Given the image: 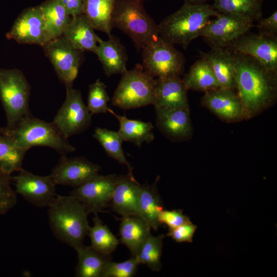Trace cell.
<instances>
[{
  "instance_id": "1",
  "label": "cell",
  "mask_w": 277,
  "mask_h": 277,
  "mask_svg": "<svg viewBox=\"0 0 277 277\" xmlns=\"http://www.w3.org/2000/svg\"><path fill=\"white\" fill-rule=\"evenodd\" d=\"M232 53L237 93L243 106L244 120L250 119L276 102L277 71L251 56Z\"/></svg>"
},
{
  "instance_id": "2",
  "label": "cell",
  "mask_w": 277,
  "mask_h": 277,
  "mask_svg": "<svg viewBox=\"0 0 277 277\" xmlns=\"http://www.w3.org/2000/svg\"><path fill=\"white\" fill-rule=\"evenodd\" d=\"M47 207L49 225L55 236L74 249L83 245L90 228L89 214L83 204L70 194H57Z\"/></svg>"
},
{
  "instance_id": "3",
  "label": "cell",
  "mask_w": 277,
  "mask_h": 277,
  "mask_svg": "<svg viewBox=\"0 0 277 277\" xmlns=\"http://www.w3.org/2000/svg\"><path fill=\"white\" fill-rule=\"evenodd\" d=\"M219 12L207 3L193 4L184 2L180 9L157 25L158 35L173 45L184 49L200 36L206 23Z\"/></svg>"
},
{
  "instance_id": "4",
  "label": "cell",
  "mask_w": 277,
  "mask_h": 277,
  "mask_svg": "<svg viewBox=\"0 0 277 277\" xmlns=\"http://www.w3.org/2000/svg\"><path fill=\"white\" fill-rule=\"evenodd\" d=\"M0 131L26 151L35 146H45L54 149L61 155H66L75 150L53 122H46L33 116L21 120L12 128L0 127Z\"/></svg>"
},
{
  "instance_id": "5",
  "label": "cell",
  "mask_w": 277,
  "mask_h": 277,
  "mask_svg": "<svg viewBox=\"0 0 277 277\" xmlns=\"http://www.w3.org/2000/svg\"><path fill=\"white\" fill-rule=\"evenodd\" d=\"M112 26L127 34L137 51L158 35L157 25L146 11L142 0H117Z\"/></svg>"
},
{
  "instance_id": "6",
  "label": "cell",
  "mask_w": 277,
  "mask_h": 277,
  "mask_svg": "<svg viewBox=\"0 0 277 277\" xmlns=\"http://www.w3.org/2000/svg\"><path fill=\"white\" fill-rule=\"evenodd\" d=\"M30 86L19 69L0 68V100L6 117V127L32 116L29 107Z\"/></svg>"
},
{
  "instance_id": "7",
  "label": "cell",
  "mask_w": 277,
  "mask_h": 277,
  "mask_svg": "<svg viewBox=\"0 0 277 277\" xmlns=\"http://www.w3.org/2000/svg\"><path fill=\"white\" fill-rule=\"evenodd\" d=\"M156 79L146 73L142 66L122 74L112 98L113 105L124 110L152 105Z\"/></svg>"
},
{
  "instance_id": "8",
  "label": "cell",
  "mask_w": 277,
  "mask_h": 277,
  "mask_svg": "<svg viewBox=\"0 0 277 277\" xmlns=\"http://www.w3.org/2000/svg\"><path fill=\"white\" fill-rule=\"evenodd\" d=\"M144 71L157 78L180 77L185 65L183 54L159 35L142 49Z\"/></svg>"
},
{
  "instance_id": "9",
  "label": "cell",
  "mask_w": 277,
  "mask_h": 277,
  "mask_svg": "<svg viewBox=\"0 0 277 277\" xmlns=\"http://www.w3.org/2000/svg\"><path fill=\"white\" fill-rule=\"evenodd\" d=\"M251 19L240 15L219 13L203 28L200 36L214 48H226L253 26Z\"/></svg>"
},
{
  "instance_id": "10",
  "label": "cell",
  "mask_w": 277,
  "mask_h": 277,
  "mask_svg": "<svg viewBox=\"0 0 277 277\" xmlns=\"http://www.w3.org/2000/svg\"><path fill=\"white\" fill-rule=\"evenodd\" d=\"M66 89V99L52 122L68 138L86 130L91 125L92 115L83 102L81 92L72 87Z\"/></svg>"
},
{
  "instance_id": "11",
  "label": "cell",
  "mask_w": 277,
  "mask_h": 277,
  "mask_svg": "<svg viewBox=\"0 0 277 277\" xmlns=\"http://www.w3.org/2000/svg\"><path fill=\"white\" fill-rule=\"evenodd\" d=\"M43 48L60 80L66 88L72 87L78 74L83 51L76 49L63 36L50 40Z\"/></svg>"
},
{
  "instance_id": "12",
  "label": "cell",
  "mask_w": 277,
  "mask_h": 277,
  "mask_svg": "<svg viewBox=\"0 0 277 277\" xmlns=\"http://www.w3.org/2000/svg\"><path fill=\"white\" fill-rule=\"evenodd\" d=\"M117 177L115 174H98L74 188L70 194L83 204L88 214L97 213L110 204Z\"/></svg>"
},
{
  "instance_id": "13",
  "label": "cell",
  "mask_w": 277,
  "mask_h": 277,
  "mask_svg": "<svg viewBox=\"0 0 277 277\" xmlns=\"http://www.w3.org/2000/svg\"><path fill=\"white\" fill-rule=\"evenodd\" d=\"M6 37L19 44L37 45L42 47L50 41L39 6L24 10L15 20Z\"/></svg>"
},
{
  "instance_id": "14",
  "label": "cell",
  "mask_w": 277,
  "mask_h": 277,
  "mask_svg": "<svg viewBox=\"0 0 277 277\" xmlns=\"http://www.w3.org/2000/svg\"><path fill=\"white\" fill-rule=\"evenodd\" d=\"M11 179L15 182L16 192L36 207H48L57 195L50 175L40 176L23 168Z\"/></svg>"
},
{
  "instance_id": "15",
  "label": "cell",
  "mask_w": 277,
  "mask_h": 277,
  "mask_svg": "<svg viewBox=\"0 0 277 277\" xmlns=\"http://www.w3.org/2000/svg\"><path fill=\"white\" fill-rule=\"evenodd\" d=\"M101 167L82 156L67 157L61 155L49 174L55 184L74 188L98 174Z\"/></svg>"
},
{
  "instance_id": "16",
  "label": "cell",
  "mask_w": 277,
  "mask_h": 277,
  "mask_svg": "<svg viewBox=\"0 0 277 277\" xmlns=\"http://www.w3.org/2000/svg\"><path fill=\"white\" fill-rule=\"evenodd\" d=\"M226 48L232 52L251 56L277 71V37L246 33Z\"/></svg>"
},
{
  "instance_id": "17",
  "label": "cell",
  "mask_w": 277,
  "mask_h": 277,
  "mask_svg": "<svg viewBox=\"0 0 277 277\" xmlns=\"http://www.w3.org/2000/svg\"><path fill=\"white\" fill-rule=\"evenodd\" d=\"M201 104L225 122L244 120L243 106L235 90L219 88L206 92L202 97Z\"/></svg>"
},
{
  "instance_id": "18",
  "label": "cell",
  "mask_w": 277,
  "mask_h": 277,
  "mask_svg": "<svg viewBox=\"0 0 277 277\" xmlns=\"http://www.w3.org/2000/svg\"><path fill=\"white\" fill-rule=\"evenodd\" d=\"M155 111L156 126L168 139L182 142L191 137L193 127L190 108L155 109Z\"/></svg>"
},
{
  "instance_id": "19",
  "label": "cell",
  "mask_w": 277,
  "mask_h": 277,
  "mask_svg": "<svg viewBox=\"0 0 277 277\" xmlns=\"http://www.w3.org/2000/svg\"><path fill=\"white\" fill-rule=\"evenodd\" d=\"M187 91L180 77L156 78L152 105L155 109L189 108Z\"/></svg>"
},
{
  "instance_id": "20",
  "label": "cell",
  "mask_w": 277,
  "mask_h": 277,
  "mask_svg": "<svg viewBox=\"0 0 277 277\" xmlns=\"http://www.w3.org/2000/svg\"><path fill=\"white\" fill-rule=\"evenodd\" d=\"M141 184L129 174L118 175L110 204L122 216L138 215L137 200Z\"/></svg>"
},
{
  "instance_id": "21",
  "label": "cell",
  "mask_w": 277,
  "mask_h": 277,
  "mask_svg": "<svg viewBox=\"0 0 277 277\" xmlns=\"http://www.w3.org/2000/svg\"><path fill=\"white\" fill-rule=\"evenodd\" d=\"M104 41L97 37L96 54L102 64L105 74L108 77L123 74L127 69V55L125 47L116 37L110 34Z\"/></svg>"
},
{
  "instance_id": "22",
  "label": "cell",
  "mask_w": 277,
  "mask_h": 277,
  "mask_svg": "<svg viewBox=\"0 0 277 277\" xmlns=\"http://www.w3.org/2000/svg\"><path fill=\"white\" fill-rule=\"evenodd\" d=\"M200 53L210 64L220 88L236 90L232 52L227 48H214Z\"/></svg>"
},
{
  "instance_id": "23",
  "label": "cell",
  "mask_w": 277,
  "mask_h": 277,
  "mask_svg": "<svg viewBox=\"0 0 277 277\" xmlns=\"http://www.w3.org/2000/svg\"><path fill=\"white\" fill-rule=\"evenodd\" d=\"M62 36L76 49L96 54L97 37L89 20L83 14L71 17Z\"/></svg>"
},
{
  "instance_id": "24",
  "label": "cell",
  "mask_w": 277,
  "mask_h": 277,
  "mask_svg": "<svg viewBox=\"0 0 277 277\" xmlns=\"http://www.w3.org/2000/svg\"><path fill=\"white\" fill-rule=\"evenodd\" d=\"M151 229L138 215L122 216L120 242L127 247L132 256H136L142 245L151 234Z\"/></svg>"
},
{
  "instance_id": "25",
  "label": "cell",
  "mask_w": 277,
  "mask_h": 277,
  "mask_svg": "<svg viewBox=\"0 0 277 277\" xmlns=\"http://www.w3.org/2000/svg\"><path fill=\"white\" fill-rule=\"evenodd\" d=\"M159 179L160 176H157L151 185H141L137 200L138 215L155 231L161 225L158 218L160 213L164 209L163 204L156 187Z\"/></svg>"
},
{
  "instance_id": "26",
  "label": "cell",
  "mask_w": 277,
  "mask_h": 277,
  "mask_svg": "<svg viewBox=\"0 0 277 277\" xmlns=\"http://www.w3.org/2000/svg\"><path fill=\"white\" fill-rule=\"evenodd\" d=\"M117 0H83V13L94 29L111 34L112 16Z\"/></svg>"
},
{
  "instance_id": "27",
  "label": "cell",
  "mask_w": 277,
  "mask_h": 277,
  "mask_svg": "<svg viewBox=\"0 0 277 277\" xmlns=\"http://www.w3.org/2000/svg\"><path fill=\"white\" fill-rule=\"evenodd\" d=\"M75 250L78 254L75 268L77 277H102L106 265L112 261L111 255L102 253L91 246L83 245Z\"/></svg>"
},
{
  "instance_id": "28",
  "label": "cell",
  "mask_w": 277,
  "mask_h": 277,
  "mask_svg": "<svg viewBox=\"0 0 277 277\" xmlns=\"http://www.w3.org/2000/svg\"><path fill=\"white\" fill-rule=\"evenodd\" d=\"M182 81L188 90L206 92L220 88L210 64L203 57L191 66Z\"/></svg>"
},
{
  "instance_id": "29",
  "label": "cell",
  "mask_w": 277,
  "mask_h": 277,
  "mask_svg": "<svg viewBox=\"0 0 277 277\" xmlns=\"http://www.w3.org/2000/svg\"><path fill=\"white\" fill-rule=\"evenodd\" d=\"M107 112L115 116L118 121L120 128L117 132L124 141L131 142L141 147L143 143H149L154 140L153 126L151 123L129 119L125 115L116 114L109 108Z\"/></svg>"
},
{
  "instance_id": "30",
  "label": "cell",
  "mask_w": 277,
  "mask_h": 277,
  "mask_svg": "<svg viewBox=\"0 0 277 277\" xmlns=\"http://www.w3.org/2000/svg\"><path fill=\"white\" fill-rule=\"evenodd\" d=\"M39 7L50 40L62 36L71 16L67 13L58 0H46Z\"/></svg>"
},
{
  "instance_id": "31",
  "label": "cell",
  "mask_w": 277,
  "mask_h": 277,
  "mask_svg": "<svg viewBox=\"0 0 277 277\" xmlns=\"http://www.w3.org/2000/svg\"><path fill=\"white\" fill-rule=\"evenodd\" d=\"M212 8L219 13L247 17L253 22L262 17L263 0H212Z\"/></svg>"
},
{
  "instance_id": "32",
  "label": "cell",
  "mask_w": 277,
  "mask_h": 277,
  "mask_svg": "<svg viewBox=\"0 0 277 277\" xmlns=\"http://www.w3.org/2000/svg\"><path fill=\"white\" fill-rule=\"evenodd\" d=\"M92 136L99 142L109 157L126 166L128 174L134 177L132 173L133 168L127 161L123 150L122 144L124 141L117 131L97 127Z\"/></svg>"
},
{
  "instance_id": "33",
  "label": "cell",
  "mask_w": 277,
  "mask_h": 277,
  "mask_svg": "<svg viewBox=\"0 0 277 277\" xmlns=\"http://www.w3.org/2000/svg\"><path fill=\"white\" fill-rule=\"evenodd\" d=\"M27 151L19 147L14 141L0 131V168L8 175L23 169Z\"/></svg>"
},
{
  "instance_id": "34",
  "label": "cell",
  "mask_w": 277,
  "mask_h": 277,
  "mask_svg": "<svg viewBox=\"0 0 277 277\" xmlns=\"http://www.w3.org/2000/svg\"><path fill=\"white\" fill-rule=\"evenodd\" d=\"M93 219V226L90 227L88 235L91 246L98 251L111 255L116 249L120 242L109 228L104 225L97 213Z\"/></svg>"
},
{
  "instance_id": "35",
  "label": "cell",
  "mask_w": 277,
  "mask_h": 277,
  "mask_svg": "<svg viewBox=\"0 0 277 277\" xmlns=\"http://www.w3.org/2000/svg\"><path fill=\"white\" fill-rule=\"evenodd\" d=\"M164 237L163 234L157 236L150 234L136 256L140 264H146L153 271H159L162 267L161 258Z\"/></svg>"
},
{
  "instance_id": "36",
  "label": "cell",
  "mask_w": 277,
  "mask_h": 277,
  "mask_svg": "<svg viewBox=\"0 0 277 277\" xmlns=\"http://www.w3.org/2000/svg\"><path fill=\"white\" fill-rule=\"evenodd\" d=\"M109 101L106 86L100 80L89 85L87 107L92 115L107 112Z\"/></svg>"
},
{
  "instance_id": "37",
  "label": "cell",
  "mask_w": 277,
  "mask_h": 277,
  "mask_svg": "<svg viewBox=\"0 0 277 277\" xmlns=\"http://www.w3.org/2000/svg\"><path fill=\"white\" fill-rule=\"evenodd\" d=\"M140 264L134 256L122 262L112 261L106 265L102 277H132L135 275Z\"/></svg>"
},
{
  "instance_id": "38",
  "label": "cell",
  "mask_w": 277,
  "mask_h": 277,
  "mask_svg": "<svg viewBox=\"0 0 277 277\" xmlns=\"http://www.w3.org/2000/svg\"><path fill=\"white\" fill-rule=\"evenodd\" d=\"M10 176L0 168V215L6 214L17 203L15 192L10 186Z\"/></svg>"
},
{
  "instance_id": "39",
  "label": "cell",
  "mask_w": 277,
  "mask_h": 277,
  "mask_svg": "<svg viewBox=\"0 0 277 277\" xmlns=\"http://www.w3.org/2000/svg\"><path fill=\"white\" fill-rule=\"evenodd\" d=\"M158 220L160 225L164 224L168 226L169 229L191 222L189 217L184 214L183 210L181 209H163L159 214Z\"/></svg>"
},
{
  "instance_id": "40",
  "label": "cell",
  "mask_w": 277,
  "mask_h": 277,
  "mask_svg": "<svg viewBox=\"0 0 277 277\" xmlns=\"http://www.w3.org/2000/svg\"><path fill=\"white\" fill-rule=\"evenodd\" d=\"M196 229L197 226L190 222L175 228L169 229L166 235L171 237L178 243L185 242L192 243Z\"/></svg>"
},
{
  "instance_id": "41",
  "label": "cell",
  "mask_w": 277,
  "mask_h": 277,
  "mask_svg": "<svg viewBox=\"0 0 277 277\" xmlns=\"http://www.w3.org/2000/svg\"><path fill=\"white\" fill-rule=\"evenodd\" d=\"M258 33L273 37H277V11L266 18L256 21Z\"/></svg>"
},
{
  "instance_id": "42",
  "label": "cell",
  "mask_w": 277,
  "mask_h": 277,
  "mask_svg": "<svg viewBox=\"0 0 277 277\" xmlns=\"http://www.w3.org/2000/svg\"><path fill=\"white\" fill-rule=\"evenodd\" d=\"M71 17L83 13V0H58Z\"/></svg>"
},
{
  "instance_id": "43",
  "label": "cell",
  "mask_w": 277,
  "mask_h": 277,
  "mask_svg": "<svg viewBox=\"0 0 277 277\" xmlns=\"http://www.w3.org/2000/svg\"><path fill=\"white\" fill-rule=\"evenodd\" d=\"M184 2L189 3L193 4H205L208 1L212 0H184Z\"/></svg>"
}]
</instances>
